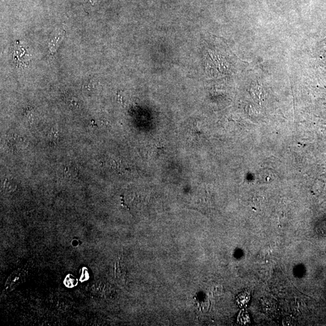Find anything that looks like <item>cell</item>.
I'll return each mask as SVG.
<instances>
[{
  "label": "cell",
  "mask_w": 326,
  "mask_h": 326,
  "mask_svg": "<svg viewBox=\"0 0 326 326\" xmlns=\"http://www.w3.org/2000/svg\"><path fill=\"white\" fill-rule=\"evenodd\" d=\"M95 83H94L92 80H90V81H89L87 82H85V84L83 85L84 90L85 92H87V93H90V92L93 91Z\"/></svg>",
  "instance_id": "277c9868"
},
{
  "label": "cell",
  "mask_w": 326,
  "mask_h": 326,
  "mask_svg": "<svg viewBox=\"0 0 326 326\" xmlns=\"http://www.w3.org/2000/svg\"><path fill=\"white\" fill-rule=\"evenodd\" d=\"M4 187L7 191H14L16 188V183L14 182L13 179H6L4 182Z\"/></svg>",
  "instance_id": "3957f363"
},
{
  "label": "cell",
  "mask_w": 326,
  "mask_h": 326,
  "mask_svg": "<svg viewBox=\"0 0 326 326\" xmlns=\"http://www.w3.org/2000/svg\"><path fill=\"white\" fill-rule=\"evenodd\" d=\"M69 105L74 108H79L81 106V103L76 98H72L69 101Z\"/></svg>",
  "instance_id": "8992f818"
},
{
  "label": "cell",
  "mask_w": 326,
  "mask_h": 326,
  "mask_svg": "<svg viewBox=\"0 0 326 326\" xmlns=\"http://www.w3.org/2000/svg\"><path fill=\"white\" fill-rule=\"evenodd\" d=\"M65 283L66 284V285L68 287H72L76 285L77 284V280L75 277H72L70 275V276L67 277Z\"/></svg>",
  "instance_id": "5b68a950"
},
{
  "label": "cell",
  "mask_w": 326,
  "mask_h": 326,
  "mask_svg": "<svg viewBox=\"0 0 326 326\" xmlns=\"http://www.w3.org/2000/svg\"><path fill=\"white\" fill-rule=\"evenodd\" d=\"M64 34L65 32H63L62 34L58 35L57 37H56L50 41L49 44V52L50 56L54 55L56 52L59 44H61L62 39H63Z\"/></svg>",
  "instance_id": "7a4b0ae2"
},
{
  "label": "cell",
  "mask_w": 326,
  "mask_h": 326,
  "mask_svg": "<svg viewBox=\"0 0 326 326\" xmlns=\"http://www.w3.org/2000/svg\"><path fill=\"white\" fill-rule=\"evenodd\" d=\"M98 1H99V0H89L88 3L89 4L94 6Z\"/></svg>",
  "instance_id": "9c48e42d"
},
{
  "label": "cell",
  "mask_w": 326,
  "mask_h": 326,
  "mask_svg": "<svg viewBox=\"0 0 326 326\" xmlns=\"http://www.w3.org/2000/svg\"><path fill=\"white\" fill-rule=\"evenodd\" d=\"M61 173L66 179H72L76 176L78 167L73 162L67 163L62 168Z\"/></svg>",
  "instance_id": "6da1fadb"
},
{
  "label": "cell",
  "mask_w": 326,
  "mask_h": 326,
  "mask_svg": "<svg viewBox=\"0 0 326 326\" xmlns=\"http://www.w3.org/2000/svg\"><path fill=\"white\" fill-rule=\"evenodd\" d=\"M50 137L52 139V140H57V138L59 137V130L57 128H53L50 130Z\"/></svg>",
  "instance_id": "52a82bcc"
},
{
  "label": "cell",
  "mask_w": 326,
  "mask_h": 326,
  "mask_svg": "<svg viewBox=\"0 0 326 326\" xmlns=\"http://www.w3.org/2000/svg\"><path fill=\"white\" fill-rule=\"evenodd\" d=\"M83 272H84V273H83L82 276L81 277L82 281L87 280V278H88V274L87 269H84V271Z\"/></svg>",
  "instance_id": "ba28073f"
}]
</instances>
